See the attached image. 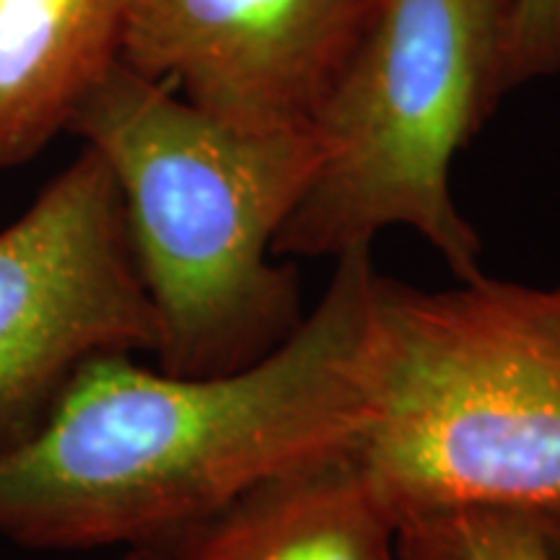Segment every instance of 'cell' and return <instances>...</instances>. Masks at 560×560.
I'll return each instance as SVG.
<instances>
[{
    "mask_svg": "<svg viewBox=\"0 0 560 560\" xmlns=\"http://www.w3.org/2000/svg\"><path fill=\"white\" fill-rule=\"evenodd\" d=\"M380 270L335 260L291 338L240 371L174 376L130 353L83 363L0 450V537L26 550L145 548L262 480L359 444Z\"/></svg>",
    "mask_w": 560,
    "mask_h": 560,
    "instance_id": "obj_1",
    "label": "cell"
},
{
    "mask_svg": "<svg viewBox=\"0 0 560 560\" xmlns=\"http://www.w3.org/2000/svg\"><path fill=\"white\" fill-rule=\"evenodd\" d=\"M68 132L107 161L120 187L161 371L231 374L291 338L304 319L299 272L270 257L319 170L317 132L236 130L122 60Z\"/></svg>",
    "mask_w": 560,
    "mask_h": 560,
    "instance_id": "obj_2",
    "label": "cell"
},
{
    "mask_svg": "<svg viewBox=\"0 0 560 560\" xmlns=\"http://www.w3.org/2000/svg\"><path fill=\"white\" fill-rule=\"evenodd\" d=\"M353 452L400 527L560 511V285L380 276Z\"/></svg>",
    "mask_w": 560,
    "mask_h": 560,
    "instance_id": "obj_3",
    "label": "cell"
},
{
    "mask_svg": "<svg viewBox=\"0 0 560 560\" xmlns=\"http://www.w3.org/2000/svg\"><path fill=\"white\" fill-rule=\"evenodd\" d=\"M516 0H384L310 128L319 170L280 226L276 257L371 249L408 226L459 280L482 242L452 198V161L509 94Z\"/></svg>",
    "mask_w": 560,
    "mask_h": 560,
    "instance_id": "obj_4",
    "label": "cell"
},
{
    "mask_svg": "<svg viewBox=\"0 0 560 560\" xmlns=\"http://www.w3.org/2000/svg\"><path fill=\"white\" fill-rule=\"evenodd\" d=\"M156 346L120 187L83 145L0 229V450L37 429L86 361Z\"/></svg>",
    "mask_w": 560,
    "mask_h": 560,
    "instance_id": "obj_5",
    "label": "cell"
},
{
    "mask_svg": "<svg viewBox=\"0 0 560 560\" xmlns=\"http://www.w3.org/2000/svg\"><path fill=\"white\" fill-rule=\"evenodd\" d=\"M384 0H128L120 60L247 132L310 128Z\"/></svg>",
    "mask_w": 560,
    "mask_h": 560,
    "instance_id": "obj_6",
    "label": "cell"
},
{
    "mask_svg": "<svg viewBox=\"0 0 560 560\" xmlns=\"http://www.w3.org/2000/svg\"><path fill=\"white\" fill-rule=\"evenodd\" d=\"M400 522L353 450L293 467L145 545L161 560H397Z\"/></svg>",
    "mask_w": 560,
    "mask_h": 560,
    "instance_id": "obj_7",
    "label": "cell"
},
{
    "mask_svg": "<svg viewBox=\"0 0 560 560\" xmlns=\"http://www.w3.org/2000/svg\"><path fill=\"white\" fill-rule=\"evenodd\" d=\"M128 0H0V170L30 164L68 132L89 91L120 62Z\"/></svg>",
    "mask_w": 560,
    "mask_h": 560,
    "instance_id": "obj_8",
    "label": "cell"
},
{
    "mask_svg": "<svg viewBox=\"0 0 560 560\" xmlns=\"http://www.w3.org/2000/svg\"><path fill=\"white\" fill-rule=\"evenodd\" d=\"M402 527L431 532L459 560H552L542 537L524 516L457 514L441 520L408 522Z\"/></svg>",
    "mask_w": 560,
    "mask_h": 560,
    "instance_id": "obj_9",
    "label": "cell"
},
{
    "mask_svg": "<svg viewBox=\"0 0 560 560\" xmlns=\"http://www.w3.org/2000/svg\"><path fill=\"white\" fill-rule=\"evenodd\" d=\"M560 73V0H516L509 39V86Z\"/></svg>",
    "mask_w": 560,
    "mask_h": 560,
    "instance_id": "obj_10",
    "label": "cell"
},
{
    "mask_svg": "<svg viewBox=\"0 0 560 560\" xmlns=\"http://www.w3.org/2000/svg\"><path fill=\"white\" fill-rule=\"evenodd\" d=\"M397 560H454L452 552L429 532L418 527H402L397 537Z\"/></svg>",
    "mask_w": 560,
    "mask_h": 560,
    "instance_id": "obj_11",
    "label": "cell"
},
{
    "mask_svg": "<svg viewBox=\"0 0 560 560\" xmlns=\"http://www.w3.org/2000/svg\"><path fill=\"white\" fill-rule=\"evenodd\" d=\"M532 527L537 529V535L542 537L545 550L552 560H560V511H552V514L542 516H524Z\"/></svg>",
    "mask_w": 560,
    "mask_h": 560,
    "instance_id": "obj_12",
    "label": "cell"
},
{
    "mask_svg": "<svg viewBox=\"0 0 560 560\" xmlns=\"http://www.w3.org/2000/svg\"><path fill=\"white\" fill-rule=\"evenodd\" d=\"M120 560H161V556L153 548H128Z\"/></svg>",
    "mask_w": 560,
    "mask_h": 560,
    "instance_id": "obj_13",
    "label": "cell"
},
{
    "mask_svg": "<svg viewBox=\"0 0 560 560\" xmlns=\"http://www.w3.org/2000/svg\"><path fill=\"white\" fill-rule=\"evenodd\" d=\"M418 529H420V527H418ZM423 532H425V529H423ZM429 535H431V532H429ZM431 537H433V535H431ZM433 540H436V537H433ZM439 542H441V540H439ZM441 545H444V542H441ZM444 548H446V545H444ZM446 550H450V548H446ZM450 552H452V550H450ZM452 558H454V560H459L457 556H454V552H452Z\"/></svg>",
    "mask_w": 560,
    "mask_h": 560,
    "instance_id": "obj_14",
    "label": "cell"
}]
</instances>
